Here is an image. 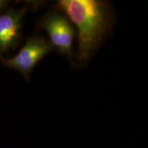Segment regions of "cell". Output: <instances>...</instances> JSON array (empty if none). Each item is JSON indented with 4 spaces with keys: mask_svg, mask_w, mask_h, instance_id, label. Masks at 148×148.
Wrapping results in <instances>:
<instances>
[{
    "mask_svg": "<svg viewBox=\"0 0 148 148\" xmlns=\"http://www.w3.org/2000/svg\"><path fill=\"white\" fill-rule=\"evenodd\" d=\"M55 8L64 12L76 26L77 63L86 64L112 30V8L108 2L98 0H60Z\"/></svg>",
    "mask_w": 148,
    "mask_h": 148,
    "instance_id": "6da1fadb",
    "label": "cell"
},
{
    "mask_svg": "<svg viewBox=\"0 0 148 148\" xmlns=\"http://www.w3.org/2000/svg\"><path fill=\"white\" fill-rule=\"evenodd\" d=\"M38 25L47 32L53 48H56L73 63L72 48L75 29L65 14L60 11L48 12L40 20Z\"/></svg>",
    "mask_w": 148,
    "mask_h": 148,
    "instance_id": "7a4b0ae2",
    "label": "cell"
},
{
    "mask_svg": "<svg viewBox=\"0 0 148 148\" xmlns=\"http://www.w3.org/2000/svg\"><path fill=\"white\" fill-rule=\"evenodd\" d=\"M52 49L50 42L43 37L34 35L26 40L17 54L9 58L1 57V60L5 66L20 72L28 80L35 66Z\"/></svg>",
    "mask_w": 148,
    "mask_h": 148,
    "instance_id": "3957f363",
    "label": "cell"
},
{
    "mask_svg": "<svg viewBox=\"0 0 148 148\" xmlns=\"http://www.w3.org/2000/svg\"><path fill=\"white\" fill-rule=\"evenodd\" d=\"M28 5L6 9L0 14V57L17 47L21 38L22 23Z\"/></svg>",
    "mask_w": 148,
    "mask_h": 148,
    "instance_id": "277c9868",
    "label": "cell"
},
{
    "mask_svg": "<svg viewBox=\"0 0 148 148\" xmlns=\"http://www.w3.org/2000/svg\"><path fill=\"white\" fill-rule=\"evenodd\" d=\"M9 1H5V0H0V14L6 10Z\"/></svg>",
    "mask_w": 148,
    "mask_h": 148,
    "instance_id": "5b68a950",
    "label": "cell"
}]
</instances>
